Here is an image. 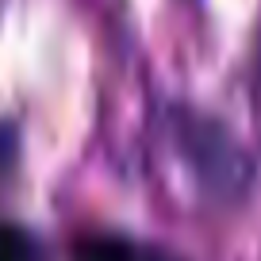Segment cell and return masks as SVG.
I'll return each instance as SVG.
<instances>
[{"label":"cell","mask_w":261,"mask_h":261,"mask_svg":"<svg viewBox=\"0 0 261 261\" xmlns=\"http://www.w3.org/2000/svg\"><path fill=\"white\" fill-rule=\"evenodd\" d=\"M173 139H177V154L188 165V177L200 185L204 196L219 204H234L250 192L253 162L215 115L180 108L173 115Z\"/></svg>","instance_id":"1"},{"label":"cell","mask_w":261,"mask_h":261,"mask_svg":"<svg viewBox=\"0 0 261 261\" xmlns=\"http://www.w3.org/2000/svg\"><path fill=\"white\" fill-rule=\"evenodd\" d=\"M77 261H180L154 242H139L127 234H89L77 242Z\"/></svg>","instance_id":"2"},{"label":"cell","mask_w":261,"mask_h":261,"mask_svg":"<svg viewBox=\"0 0 261 261\" xmlns=\"http://www.w3.org/2000/svg\"><path fill=\"white\" fill-rule=\"evenodd\" d=\"M0 261H42L35 242L19 230H4L0 234Z\"/></svg>","instance_id":"3"}]
</instances>
